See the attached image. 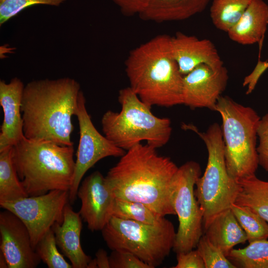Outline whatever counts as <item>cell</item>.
I'll use <instances>...</instances> for the list:
<instances>
[{
	"label": "cell",
	"instance_id": "cell-1",
	"mask_svg": "<svg viewBox=\"0 0 268 268\" xmlns=\"http://www.w3.org/2000/svg\"><path fill=\"white\" fill-rule=\"evenodd\" d=\"M156 149L147 143L135 145L105 178L116 199L142 202L163 216L176 215L172 195L179 167Z\"/></svg>",
	"mask_w": 268,
	"mask_h": 268
},
{
	"label": "cell",
	"instance_id": "cell-2",
	"mask_svg": "<svg viewBox=\"0 0 268 268\" xmlns=\"http://www.w3.org/2000/svg\"><path fill=\"white\" fill-rule=\"evenodd\" d=\"M80 91L79 83L70 77L28 82L21 105L24 136L32 140L73 145L71 117L75 115Z\"/></svg>",
	"mask_w": 268,
	"mask_h": 268
},
{
	"label": "cell",
	"instance_id": "cell-3",
	"mask_svg": "<svg viewBox=\"0 0 268 268\" xmlns=\"http://www.w3.org/2000/svg\"><path fill=\"white\" fill-rule=\"evenodd\" d=\"M170 40L168 35H157L132 50L125 62L129 87L150 108L183 104V75Z\"/></svg>",
	"mask_w": 268,
	"mask_h": 268
},
{
	"label": "cell",
	"instance_id": "cell-4",
	"mask_svg": "<svg viewBox=\"0 0 268 268\" xmlns=\"http://www.w3.org/2000/svg\"><path fill=\"white\" fill-rule=\"evenodd\" d=\"M73 153V145L32 140L25 136L14 144V164L28 196L55 190L69 191L75 170Z\"/></svg>",
	"mask_w": 268,
	"mask_h": 268
},
{
	"label": "cell",
	"instance_id": "cell-5",
	"mask_svg": "<svg viewBox=\"0 0 268 268\" xmlns=\"http://www.w3.org/2000/svg\"><path fill=\"white\" fill-rule=\"evenodd\" d=\"M118 101L121 111L108 110L101 119L104 135L114 144L127 151L144 140L156 148L169 141L172 130L169 118L154 115L130 87L120 90Z\"/></svg>",
	"mask_w": 268,
	"mask_h": 268
},
{
	"label": "cell",
	"instance_id": "cell-6",
	"mask_svg": "<svg viewBox=\"0 0 268 268\" xmlns=\"http://www.w3.org/2000/svg\"><path fill=\"white\" fill-rule=\"evenodd\" d=\"M182 128L196 133L207 150L206 167L202 176L198 179L194 191L202 214L204 232L217 216L230 209L235 202L240 186L226 168L221 127L214 123L204 132H200L192 124H183Z\"/></svg>",
	"mask_w": 268,
	"mask_h": 268
},
{
	"label": "cell",
	"instance_id": "cell-7",
	"mask_svg": "<svg viewBox=\"0 0 268 268\" xmlns=\"http://www.w3.org/2000/svg\"><path fill=\"white\" fill-rule=\"evenodd\" d=\"M214 111L221 116L226 168L238 181L255 175L259 165L257 150L260 117L251 107L221 96Z\"/></svg>",
	"mask_w": 268,
	"mask_h": 268
},
{
	"label": "cell",
	"instance_id": "cell-8",
	"mask_svg": "<svg viewBox=\"0 0 268 268\" xmlns=\"http://www.w3.org/2000/svg\"><path fill=\"white\" fill-rule=\"evenodd\" d=\"M101 232L112 251L131 253L151 268L160 266L169 256L176 235L173 224L166 218L152 225L113 216Z\"/></svg>",
	"mask_w": 268,
	"mask_h": 268
},
{
	"label": "cell",
	"instance_id": "cell-9",
	"mask_svg": "<svg viewBox=\"0 0 268 268\" xmlns=\"http://www.w3.org/2000/svg\"><path fill=\"white\" fill-rule=\"evenodd\" d=\"M201 176L200 164L190 161L179 167L174 177L172 204L179 226L173 250L176 254L196 248L203 235L202 214L194 193Z\"/></svg>",
	"mask_w": 268,
	"mask_h": 268
},
{
	"label": "cell",
	"instance_id": "cell-10",
	"mask_svg": "<svg viewBox=\"0 0 268 268\" xmlns=\"http://www.w3.org/2000/svg\"><path fill=\"white\" fill-rule=\"evenodd\" d=\"M68 201V191L55 190L41 195L1 202L0 206L22 221L35 249L39 241L56 223L63 222L64 209Z\"/></svg>",
	"mask_w": 268,
	"mask_h": 268
},
{
	"label": "cell",
	"instance_id": "cell-11",
	"mask_svg": "<svg viewBox=\"0 0 268 268\" xmlns=\"http://www.w3.org/2000/svg\"><path fill=\"white\" fill-rule=\"evenodd\" d=\"M75 116L78 122L80 137L73 182L68 191L70 203L76 200L81 180L90 168L103 158L121 157L126 152L95 128L86 110L85 98L81 90L79 94Z\"/></svg>",
	"mask_w": 268,
	"mask_h": 268
},
{
	"label": "cell",
	"instance_id": "cell-12",
	"mask_svg": "<svg viewBox=\"0 0 268 268\" xmlns=\"http://www.w3.org/2000/svg\"><path fill=\"white\" fill-rule=\"evenodd\" d=\"M81 201L79 211L91 231H101L113 216L115 197L105 177L96 171L86 177L79 187Z\"/></svg>",
	"mask_w": 268,
	"mask_h": 268
},
{
	"label": "cell",
	"instance_id": "cell-13",
	"mask_svg": "<svg viewBox=\"0 0 268 268\" xmlns=\"http://www.w3.org/2000/svg\"><path fill=\"white\" fill-rule=\"evenodd\" d=\"M0 252L8 268H35L41 261L33 247L29 231L12 212L0 213Z\"/></svg>",
	"mask_w": 268,
	"mask_h": 268
},
{
	"label": "cell",
	"instance_id": "cell-14",
	"mask_svg": "<svg viewBox=\"0 0 268 268\" xmlns=\"http://www.w3.org/2000/svg\"><path fill=\"white\" fill-rule=\"evenodd\" d=\"M228 78L224 66L213 70L204 64L198 66L183 76V104L192 109L207 108L214 111L218 99L226 89Z\"/></svg>",
	"mask_w": 268,
	"mask_h": 268
},
{
	"label": "cell",
	"instance_id": "cell-15",
	"mask_svg": "<svg viewBox=\"0 0 268 268\" xmlns=\"http://www.w3.org/2000/svg\"><path fill=\"white\" fill-rule=\"evenodd\" d=\"M170 46L172 56L183 76L202 64L213 70L224 66L216 47L210 40L200 39L178 32L171 36Z\"/></svg>",
	"mask_w": 268,
	"mask_h": 268
},
{
	"label": "cell",
	"instance_id": "cell-16",
	"mask_svg": "<svg viewBox=\"0 0 268 268\" xmlns=\"http://www.w3.org/2000/svg\"><path fill=\"white\" fill-rule=\"evenodd\" d=\"M25 85L18 77L8 83L0 81V104L3 120L0 133V150L13 146L24 136L21 105Z\"/></svg>",
	"mask_w": 268,
	"mask_h": 268
},
{
	"label": "cell",
	"instance_id": "cell-17",
	"mask_svg": "<svg viewBox=\"0 0 268 268\" xmlns=\"http://www.w3.org/2000/svg\"><path fill=\"white\" fill-rule=\"evenodd\" d=\"M81 218L79 212L74 211L67 203L64 209L63 222L56 223L52 227L57 246L70 261L73 268H87L92 260L84 252L80 244Z\"/></svg>",
	"mask_w": 268,
	"mask_h": 268
},
{
	"label": "cell",
	"instance_id": "cell-18",
	"mask_svg": "<svg viewBox=\"0 0 268 268\" xmlns=\"http://www.w3.org/2000/svg\"><path fill=\"white\" fill-rule=\"evenodd\" d=\"M268 25V5L263 0H252L237 23L227 32L229 38L243 45L259 42Z\"/></svg>",
	"mask_w": 268,
	"mask_h": 268
},
{
	"label": "cell",
	"instance_id": "cell-19",
	"mask_svg": "<svg viewBox=\"0 0 268 268\" xmlns=\"http://www.w3.org/2000/svg\"><path fill=\"white\" fill-rule=\"evenodd\" d=\"M209 0H148L139 15L144 20L155 22L181 21L202 12Z\"/></svg>",
	"mask_w": 268,
	"mask_h": 268
},
{
	"label": "cell",
	"instance_id": "cell-20",
	"mask_svg": "<svg viewBox=\"0 0 268 268\" xmlns=\"http://www.w3.org/2000/svg\"><path fill=\"white\" fill-rule=\"evenodd\" d=\"M203 233L226 257L234 246L247 241L245 232L231 208L217 216Z\"/></svg>",
	"mask_w": 268,
	"mask_h": 268
},
{
	"label": "cell",
	"instance_id": "cell-21",
	"mask_svg": "<svg viewBox=\"0 0 268 268\" xmlns=\"http://www.w3.org/2000/svg\"><path fill=\"white\" fill-rule=\"evenodd\" d=\"M237 181L240 190L235 203L247 207L268 222V181L256 175Z\"/></svg>",
	"mask_w": 268,
	"mask_h": 268
},
{
	"label": "cell",
	"instance_id": "cell-22",
	"mask_svg": "<svg viewBox=\"0 0 268 268\" xmlns=\"http://www.w3.org/2000/svg\"><path fill=\"white\" fill-rule=\"evenodd\" d=\"M12 148L10 146L0 150V202L29 197L18 176Z\"/></svg>",
	"mask_w": 268,
	"mask_h": 268
},
{
	"label": "cell",
	"instance_id": "cell-23",
	"mask_svg": "<svg viewBox=\"0 0 268 268\" xmlns=\"http://www.w3.org/2000/svg\"><path fill=\"white\" fill-rule=\"evenodd\" d=\"M252 0H212L210 8L212 22L227 32L239 20Z\"/></svg>",
	"mask_w": 268,
	"mask_h": 268
},
{
	"label": "cell",
	"instance_id": "cell-24",
	"mask_svg": "<svg viewBox=\"0 0 268 268\" xmlns=\"http://www.w3.org/2000/svg\"><path fill=\"white\" fill-rule=\"evenodd\" d=\"M227 257L236 268H268V241L257 240L244 248L233 249Z\"/></svg>",
	"mask_w": 268,
	"mask_h": 268
},
{
	"label": "cell",
	"instance_id": "cell-25",
	"mask_svg": "<svg viewBox=\"0 0 268 268\" xmlns=\"http://www.w3.org/2000/svg\"><path fill=\"white\" fill-rule=\"evenodd\" d=\"M113 216L147 224H157L165 218L142 202L115 199Z\"/></svg>",
	"mask_w": 268,
	"mask_h": 268
},
{
	"label": "cell",
	"instance_id": "cell-26",
	"mask_svg": "<svg viewBox=\"0 0 268 268\" xmlns=\"http://www.w3.org/2000/svg\"><path fill=\"white\" fill-rule=\"evenodd\" d=\"M231 209L245 232L249 243L268 238V222L246 206L235 203Z\"/></svg>",
	"mask_w": 268,
	"mask_h": 268
},
{
	"label": "cell",
	"instance_id": "cell-27",
	"mask_svg": "<svg viewBox=\"0 0 268 268\" xmlns=\"http://www.w3.org/2000/svg\"><path fill=\"white\" fill-rule=\"evenodd\" d=\"M54 232L51 228L39 241L35 251L41 261L49 268H72L58 250Z\"/></svg>",
	"mask_w": 268,
	"mask_h": 268
},
{
	"label": "cell",
	"instance_id": "cell-28",
	"mask_svg": "<svg viewBox=\"0 0 268 268\" xmlns=\"http://www.w3.org/2000/svg\"><path fill=\"white\" fill-rule=\"evenodd\" d=\"M196 248L203 260L205 268H236L224 253L211 243L204 234L200 239Z\"/></svg>",
	"mask_w": 268,
	"mask_h": 268
},
{
	"label": "cell",
	"instance_id": "cell-29",
	"mask_svg": "<svg viewBox=\"0 0 268 268\" xmlns=\"http://www.w3.org/2000/svg\"><path fill=\"white\" fill-rule=\"evenodd\" d=\"M66 0H0V25L24 9L37 4L59 6Z\"/></svg>",
	"mask_w": 268,
	"mask_h": 268
},
{
	"label": "cell",
	"instance_id": "cell-30",
	"mask_svg": "<svg viewBox=\"0 0 268 268\" xmlns=\"http://www.w3.org/2000/svg\"><path fill=\"white\" fill-rule=\"evenodd\" d=\"M110 268H151L134 254L113 250L109 256Z\"/></svg>",
	"mask_w": 268,
	"mask_h": 268
},
{
	"label": "cell",
	"instance_id": "cell-31",
	"mask_svg": "<svg viewBox=\"0 0 268 268\" xmlns=\"http://www.w3.org/2000/svg\"><path fill=\"white\" fill-rule=\"evenodd\" d=\"M257 135L259 140L257 148L259 164L268 172V113L260 118Z\"/></svg>",
	"mask_w": 268,
	"mask_h": 268
},
{
	"label": "cell",
	"instance_id": "cell-32",
	"mask_svg": "<svg viewBox=\"0 0 268 268\" xmlns=\"http://www.w3.org/2000/svg\"><path fill=\"white\" fill-rule=\"evenodd\" d=\"M177 265L173 268H205L203 260L197 250L177 254Z\"/></svg>",
	"mask_w": 268,
	"mask_h": 268
},
{
	"label": "cell",
	"instance_id": "cell-33",
	"mask_svg": "<svg viewBox=\"0 0 268 268\" xmlns=\"http://www.w3.org/2000/svg\"><path fill=\"white\" fill-rule=\"evenodd\" d=\"M126 16L140 15L145 9L148 0H111Z\"/></svg>",
	"mask_w": 268,
	"mask_h": 268
},
{
	"label": "cell",
	"instance_id": "cell-34",
	"mask_svg": "<svg viewBox=\"0 0 268 268\" xmlns=\"http://www.w3.org/2000/svg\"><path fill=\"white\" fill-rule=\"evenodd\" d=\"M268 67V63H262L258 64L253 72L245 77L243 85H248L247 94L250 93L254 89L257 81L263 72Z\"/></svg>",
	"mask_w": 268,
	"mask_h": 268
},
{
	"label": "cell",
	"instance_id": "cell-35",
	"mask_svg": "<svg viewBox=\"0 0 268 268\" xmlns=\"http://www.w3.org/2000/svg\"><path fill=\"white\" fill-rule=\"evenodd\" d=\"M95 256L98 268H110L109 256L105 250L99 249L96 253Z\"/></svg>",
	"mask_w": 268,
	"mask_h": 268
},
{
	"label": "cell",
	"instance_id": "cell-36",
	"mask_svg": "<svg viewBox=\"0 0 268 268\" xmlns=\"http://www.w3.org/2000/svg\"><path fill=\"white\" fill-rule=\"evenodd\" d=\"M0 268H8L7 261L2 254L0 251Z\"/></svg>",
	"mask_w": 268,
	"mask_h": 268
},
{
	"label": "cell",
	"instance_id": "cell-37",
	"mask_svg": "<svg viewBox=\"0 0 268 268\" xmlns=\"http://www.w3.org/2000/svg\"><path fill=\"white\" fill-rule=\"evenodd\" d=\"M97 264L95 259L91 260L88 263L87 268H97Z\"/></svg>",
	"mask_w": 268,
	"mask_h": 268
}]
</instances>
